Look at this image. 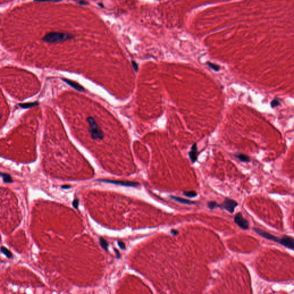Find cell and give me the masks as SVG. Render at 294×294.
Returning a JSON list of instances; mask_svg holds the SVG:
<instances>
[{
  "label": "cell",
  "mask_w": 294,
  "mask_h": 294,
  "mask_svg": "<svg viewBox=\"0 0 294 294\" xmlns=\"http://www.w3.org/2000/svg\"><path fill=\"white\" fill-rule=\"evenodd\" d=\"M254 230L256 233H257L264 238L279 243L287 248L294 249V239L291 237L285 236L281 237V238H278V237L272 235V234L261 229H260L258 228H254Z\"/></svg>",
  "instance_id": "obj_1"
},
{
  "label": "cell",
  "mask_w": 294,
  "mask_h": 294,
  "mask_svg": "<svg viewBox=\"0 0 294 294\" xmlns=\"http://www.w3.org/2000/svg\"><path fill=\"white\" fill-rule=\"evenodd\" d=\"M74 37L73 35L68 33L51 32L46 33L42 38V40L47 43H55L72 39Z\"/></svg>",
  "instance_id": "obj_2"
},
{
  "label": "cell",
  "mask_w": 294,
  "mask_h": 294,
  "mask_svg": "<svg viewBox=\"0 0 294 294\" xmlns=\"http://www.w3.org/2000/svg\"><path fill=\"white\" fill-rule=\"evenodd\" d=\"M87 121L89 125V131L92 138L94 140H102L104 139V134L100 129L94 118L92 117H89L87 118Z\"/></svg>",
  "instance_id": "obj_3"
},
{
  "label": "cell",
  "mask_w": 294,
  "mask_h": 294,
  "mask_svg": "<svg viewBox=\"0 0 294 294\" xmlns=\"http://www.w3.org/2000/svg\"><path fill=\"white\" fill-rule=\"evenodd\" d=\"M97 181H98V182L111 183V184H117V185H120V186H126V187H137V186H139V183L133 182H129V181L113 180H109V179H98V180H97Z\"/></svg>",
  "instance_id": "obj_4"
},
{
  "label": "cell",
  "mask_w": 294,
  "mask_h": 294,
  "mask_svg": "<svg viewBox=\"0 0 294 294\" xmlns=\"http://www.w3.org/2000/svg\"><path fill=\"white\" fill-rule=\"evenodd\" d=\"M234 222L238 226L244 230H247L249 229V224L248 221L243 217L241 212H238L234 217Z\"/></svg>",
  "instance_id": "obj_5"
},
{
  "label": "cell",
  "mask_w": 294,
  "mask_h": 294,
  "mask_svg": "<svg viewBox=\"0 0 294 294\" xmlns=\"http://www.w3.org/2000/svg\"><path fill=\"white\" fill-rule=\"evenodd\" d=\"M238 205V203L235 201H234L233 199L226 198L225 200L220 207L224 209H225L227 211H229L230 213H233L234 211V209Z\"/></svg>",
  "instance_id": "obj_6"
},
{
  "label": "cell",
  "mask_w": 294,
  "mask_h": 294,
  "mask_svg": "<svg viewBox=\"0 0 294 294\" xmlns=\"http://www.w3.org/2000/svg\"><path fill=\"white\" fill-rule=\"evenodd\" d=\"M62 80H63L65 83H66L68 85L73 87L74 89H75L79 92H84V89L83 87L80 85L79 83H77L74 81H72L70 80H68L67 79H62Z\"/></svg>",
  "instance_id": "obj_7"
},
{
  "label": "cell",
  "mask_w": 294,
  "mask_h": 294,
  "mask_svg": "<svg viewBox=\"0 0 294 294\" xmlns=\"http://www.w3.org/2000/svg\"><path fill=\"white\" fill-rule=\"evenodd\" d=\"M189 156L192 163H194L196 161L197 158H198V152H197V146L196 144H194L191 147V150L189 152Z\"/></svg>",
  "instance_id": "obj_8"
},
{
  "label": "cell",
  "mask_w": 294,
  "mask_h": 294,
  "mask_svg": "<svg viewBox=\"0 0 294 294\" xmlns=\"http://www.w3.org/2000/svg\"><path fill=\"white\" fill-rule=\"evenodd\" d=\"M171 198L175 200V201H176L177 202H179L180 203H183V204H187V205H191L193 204V203H194V202L192 201H190L188 199H184L183 198H180V197H178V196H171Z\"/></svg>",
  "instance_id": "obj_9"
},
{
  "label": "cell",
  "mask_w": 294,
  "mask_h": 294,
  "mask_svg": "<svg viewBox=\"0 0 294 294\" xmlns=\"http://www.w3.org/2000/svg\"><path fill=\"white\" fill-rule=\"evenodd\" d=\"M1 176L3 180H4V182L5 183H12L13 182V180H12V178H11V176L7 174L1 173Z\"/></svg>",
  "instance_id": "obj_10"
},
{
  "label": "cell",
  "mask_w": 294,
  "mask_h": 294,
  "mask_svg": "<svg viewBox=\"0 0 294 294\" xmlns=\"http://www.w3.org/2000/svg\"><path fill=\"white\" fill-rule=\"evenodd\" d=\"M236 158L237 159H239L240 160L244 161V162H248L250 161V158L249 156H248L244 154H240L237 155L236 156Z\"/></svg>",
  "instance_id": "obj_11"
},
{
  "label": "cell",
  "mask_w": 294,
  "mask_h": 294,
  "mask_svg": "<svg viewBox=\"0 0 294 294\" xmlns=\"http://www.w3.org/2000/svg\"><path fill=\"white\" fill-rule=\"evenodd\" d=\"M37 105H38V102H33V103H26V104H18V106H20V107H21V108H24V109H28V108H30L31 107H32V106H35Z\"/></svg>",
  "instance_id": "obj_12"
},
{
  "label": "cell",
  "mask_w": 294,
  "mask_h": 294,
  "mask_svg": "<svg viewBox=\"0 0 294 294\" xmlns=\"http://www.w3.org/2000/svg\"><path fill=\"white\" fill-rule=\"evenodd\" d=\"M1 252L8 258H12V256H13V255H12L11 252L4 246L1 247Z\"/></svg>",
  "instance_id": "obj_13"
},
{
  "label": "cell",
  "mask_w": 294,
  "mask_h": 294,
  "mask_svg": "<svg viewBox=\"0 0 294 294\" xmlns=\"http://www.w3.org/2000/svg\"><path fill=\"white\" fill-rule=\"evenodd\" d=\"M99 243H100V245L102 247V248L105 249V251H107L108 249V247H109V244L108 242L106 241L103 238H100L99 239Z\"/></svg>",
  "instance_id": "obj_14"
},
{
  "label": "cell",
  "mask_w": 294,
  "mask_h": 294,
  "mask_svg": "<svg viewBox=\"0 0 294 294\" xmlns=\"http://www.w3.org/2000/svg\"><path fill=\"white\" fill-rule=\"evenodd\" d=\"M183 194L186 196L190 197V198H193L197 195V194L195 191H184Z\"/></svg>",
  "instance_id": "obj_15"
},
{
  "label": "cell",
  "mask_w": 294,
  "mask_h": 294,
  "mask_svg": "<svg viewBox=\"0 0 294 294\" xmlns=\"http://www.w3.org/2000/svg\"><path fill=\"white\" fill-rule=\"evenodd\" d=\"M271 106L272 108H275V107H277V106H279L280 105V102L279 101V100L277 99H274L273 100H272V101L271 102Z\"/></svg>",
  "instance_id": "obj_16"
},
{
  "label": "cell",
  "mask_w": 294,
  "mask_h": 294,
  "mask_svg": "<svg viewBox=\"0 0 294 294\" xmlns=\"http://www.w3.org/2000/svg\"><path fill=\"white\" fill-rule=\"evenodd\" d=\"M217 206H218V205L215 202H210L208 203V207L210 209H214Z\"/></svg>",
  "instance_id": "obj_17"
},
{
  "label": "cell",
  "mask_w": 294,
  "mask_h": 294,
  "mask_svg": "<svg viewBox=\"0 0 294 294\" xmlns=\"http://www.w3.org/2000/svg\"><path fill=\"white\" fill-rule=\"evenodd\" d=\"M209 66H210L211 68H212V69L214 70H215V71H218V70H219V67L218 66V65H217L213 64H211V63H209Z\"/></svg>",
  "instance_id": "obj_18"
},
{
  "label": "cell",
  "mask_w": 294,
  "mask_h": 294,
  "mask_svg": "<svg viewBox=\"0 0 294 294\" xmlns=\"http://www.w3.org/2000/svg\"><path fill=\"white\" fill-rule=\"evenodd\" d=\"M73 205L75 208L77 209L78 207V205H79V200H78V199H75L73 202Z\"/></svg>",
  "instance_id": "obj_19"
},
{
  "label": "cell",
  "mask_w": 294,
  "mask_h": 294,
  "mask_svg": "<svg viewBox=\"0 0 294 294\" xmlns=\"http://www.w3.org/2000/svg\"><path fill=\"white\" fill-rule=\"evenodd\" d=\"M118 245H119V246L120 247L121 249H125V244L123 242L118 241Z\"/></svg>",
  "instance_id": "obj_20"
},
{
  "label": "cell",
  "mask_w": 294,
  "mask_h": 294,
  "mask_svg": "<svg viewBox=\"0 0 294 294\" xmlns=\"http://www.w3.org/2000/svg\"><path fill=\"white\" fill-rule=\"evenodd\" d=\"M132 65H133V66L134 67V70L137 71V69H138V66H137V64H136V63H135L134 62H132Z\"/></svg>",
  "instance_id": "obj_21"
},
{
  "label": "cell",
  "mask_w": 294,
  "mask_h": 294,
  "mask_svg": "<svg viewBox=\"0 0 294 294\" xmlns=\"http://www.w3.org/2000/svg\"><path fill=\"white\" fill-rule=\"evenodd\" d=\"M78 3H79L80 5H86L88 4V2H85V1H79V2H78Z\"/></svg>",
  "instance_id": "obj_22"
},
{
  "label": "cell",
  "mask_w": 294,
  "mask_h": 294,
  "mask_svg": "<svg viewBox=\"0 0 294 294\" xmlns=\"http://www.w3.org/2000/svg\"><path fill=\"white\" fill-rule=\"evenodd\" d=\"M62 189H68L70 188V186H67V185H64V186H62Z\"/></svg>",
  "instance_id": "obj_23"
},
{
  "label": "cell",
  "mask_w": 294,
  "mask_h": 294,
  "mask_svg": "<svg viewBox=\"0 0 294 294\" xmlns=\"http://www.w3.org/2000/svg\"><path fill=\"white\" fill-rule=\"evenodd\" d=\"M171 233H173L174 234H178V231L175 230H171Z\"/></svg>",
  "instance_id": "obj_24"
},
{
  "label": "cell",
  "mask_w": 294,
  "mask_h": 294,
  "mask_svg": "<svg viewBox=\"0 0 294 294\" xmlns=\"http://www.w3.org/2000/svg\"><path fill=\"white\" fill-rule=\"evenodd\" d=\"M115 252H116V253H117V255H118V257H119V253H118V251H117V250H116V249H115Z\"/></svg>",
  "instance_id": "obj_25"
}]
</instances>
